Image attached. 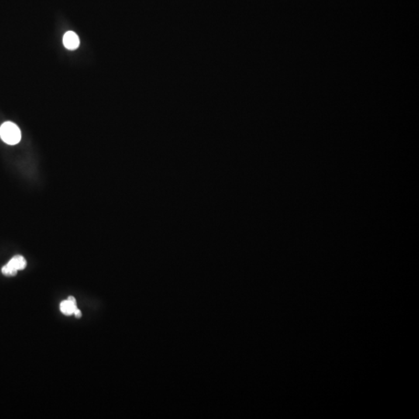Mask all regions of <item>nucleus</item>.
Listing matches in <instances>:
<instances>
[{
	"instance_id": "39448f33",
	"label": "nucleus",
	"mask_w": 419,
	"mask_h": 419,
	"mask_svg": "<svg viewBox=\"0 0 419 419\" xmlns=\"http://www.w3.org/2000/svg\"><path fill=\"white\" fill-rule=\"evenodd\" d=\"M75 314L77 318H80V317H82L81 310H80V309L76 308V310L74 311V314Z\"/></svg>"
},
{
	"instance_id": "f03ea898",
	"label": "nucleus",
	"mask_w": 419,
	"mask_h": 419,
	"mask_svg": "<svg viewBox=\"0 0 419 419\" xmlns=\"http://www.w3.org/2000/svg\"><path fill=\"white\" fill-rule=\"evenodd\" d=\"M27 266V261L22 255H15L2 268L3 274L7 276L17 275L18 270H23Z\"/></svg>"
},
{
	"instance_id": "f257e3e1",
	"label": "nucleus",
	"mask_w": 419,
	"mask_h": 419,
	"mask_svg": "<svg viewBox=\"0 0 419 419\" xmlns=\"http://www.w3.org/2000/svg\"><path fill=\"white\" fill-rule=\"evenodd\" d=\"M0 138L8 145H17L21 139V130L18 125L7 121L0 127Z\"/></svg>"
},
{
	"instance_id": "7ed1b4c3",
	"label": "nucleus",
	"mask_w": 419,
	"mask_h": 419,
	"mask_svg": "<svg viewBox=\"0 0 419 419\" xmlns=\"http://www.w3.org/2000/svg\"><path fill=\"white\" fill-rule=\"evenodd\" d=\"M63 44L69 50H76L80 46V38L73 31H68L63 38Z\"/></svg>"
},
{
	"instance_id": "20e7f679",
	"label": "nucleus",
	"mask_w": 419,
	"mask_h": 419,
	"mask_svg": "<svg viewBox=\"0 0 419 419\" xmlns=\"http://www.w3.org/2000/svg\"><path fill=\"white\" fill-rule=\"evenodd\" d=\"M77 308V303L71 300H63L60 304V310L66 315L70 316L74 314V311Z\"/></svg>"
}]
</instances>
